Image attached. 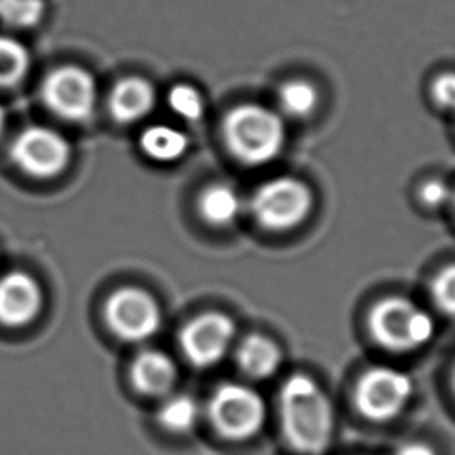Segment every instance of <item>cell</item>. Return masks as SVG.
I'll use <instances>...</instances> for the list:
<instances>
[{
  "instance_id": "d6986e66",
  "label": "cell",
  "mask_w": 455,
  "mask_h": 455,
  "mask_svg": "<svg viewBox=\"0 0 455 455\" xmlns=\"http://www.w3.org/2000/svg\"><path fill=\"white\" fill-rule=\"evenodd\" d=\"M30 68L27 48L14 37L0 36V87H12Z\"/></svg>"
},
{
  "instance_id": "4316f807",
  "label": "cell",
  "mask_w": 455,
  "mask_h": 455,
  "mask_svg": "<svg viewBox=\"0 0 455 455\" xmlns=\"http://www.w3.org/2000/svg\"><path fill=\"white\" fill-rule=\"evenodd\" d=\"M451 201H453V206H455V192H453V199Z\"/></svg>"
},
{
  "instance_id": "9a60e30c",
  "label": "cell",
  "mask_w": 455,
  "mask_h": 455,
  "mask_svg": "<svg viewBox=\"0 0 455 455\" xmlns=\"http://www.w3.org/2000/svg\"><path fill=\"white\" fill-rule=\"evenodd\" d=\"M203 414L201 403L188 393H169L156 411L158 425L171 434H188L196 428Z\"/></svg>"
},
{
  "instance_id": "8fae6325",
  "label": "cell",
  "mask_w": 455,
  "mask_h": 455,
  "mask_svg": "<svg viewBox=\"0 0 455 455\" xmlns=\"http://www.w3.org/2000/svg\"><path fill=\"white\" fill-rule=\"evenodd\" d=\"M43 293L36 279L25 272H9L0 279V323L23 327L41 309Z\"/></svg>"
},
{
  "instance_id": "30bf717a",
  "label": "cell",
  "mask_w": 455,
  "mask_h": 455,
  "mask_svg": "<svg viewBox=\"0 0 455 455\" xmlns=\"http://www.w3.org/2000/svg\"><path fill=\"white\" fill-rule=\"evenodd\" d=\"M235 336L233 320L219 311H210L197 315L183 325L180 347L192 366L210 368L228 355Z\"/></svg>"
},
{
  "instance_id": "ac0fdd59",
  "label": "cell",
  "mask_w": 455,
  "mask_h": 455,
  "mask_svg": "<svg viewBox=\"0 0 455 455\" xmlns=\"http://www.w3.org/2000/svg\"><path fill=\"white\" fill-rule=\"evenodd\" d=\"M279 108L283 114L302 119L309 116L318 105V92L313 84L306 80H288L277 92Z\"/></svg>"
},
{
  "instance_id": "603a6c76",
  "label": "cell",
  "mask_w": 455,
  "mask_h": 455,
  "mask_svg": "<svg viewBox=\"0 0 455 455\" xmlns=\"http://www.w3.org/2000/svg\"><path fill=\"white\" fill-rule=\"evenodd\" d=\"M419 196L428 208H441L453 199V190L444 180H430L421 187Z\"/></svg>"
},
{
  "instance_id": "52a82bcc",
  "label": "cell",
  "mask_w": 455,
  "mask_h": 455,
  "mask_svg": "<svg viewBox=\"0 0 455 455\" xmlns=\"http://www.w3.org/2000/svg\"><path fill=\"white\" fill-rule=\"evenodd\" d=\"M105 320L116 338L128 343H140L156 334L162 325V311L148 291L126 286L108 297Z\"/></svg>"
},
{
  "instance_id": "4fadbf2b",
  "label": "cell",
  "mask_w": 455,
  "mask_h": 455,
  "mask_svg": "<svg viewBox=\"0 0 455 455\" xmlns=\"http://www.w3.org/2000/svg\"><path fill=\"white\" fill-rule=\"evenodd\" d=\"M155 107V89L140 76L119 80L108 98V108L117 123H135Z\"/></svg>"
},
{
  "instance_id": "e0dca14e",
  "label": "cell",
  "mask_w": 455,
  "mask_h": 455,
  "mask_svg": "<svg viewBox=\"0 0 455 455\" xmlns=\"http://www.w3.org/2000/svg\"><path fill=\"white\" fill-rule=\"evenodd\" d=\"M139 144L148 158L160 164H171L187 153L188 139L174 126L153 124L142 132Z\"/></svg>"
},
{
  "instance_id": "44dd1931",
  "label": "cell",
  "mask_w": 455,
  "mask_h": 455,
  "mask_svg": "<svg viewBox=\"0 0 455 455\" xmlns=\"http://www.w3.org/2000/svg\"><path fill=\"white\" fill-rule=\"evenodd\" d=\"M167 103L178 117L187 121H197L204 112L203 96L188 84L172 85L167 94Z\"/></svg>"
},
{
  "instance_id": "cb8c5ba5",
  "label": "cell",
  "mask_w": 455,
  "mask_h": 455,
  "mask_svg": "<svg viewBox=\"0 0 455 455\" xmlns=\"http://www.w3.org/2000/svg\"><path fill=\"white\" fill-rule=\"evenodd\" d=\"M432 96L441 108L455 112V73H443L432 84Z\"/></svg>"
},
{
  "instance_id": "6da1fadb",
  "label": "cell",
  "mask_w": 455,
  "mask_h": 455,
  "mask_svg": "<svg viewBox=\"0 0 455 455\" xmlns=\"http://www.w3.org/2000/svg\"><path fill=\"white\" fill-rule=\"evenodd\" d=\"M281 428L288 444L304 455L323 453L334 434V409L327 393L307 375H291L279 393Z\"/></svg>"
},
{
  "instance_id": "8992f818",
  "label": "cell",
  "mask_w": 455,
  "mask_h": 455,
  "mask_svg": "<svg viewBox=\"0 0 455 455\" xmlns=\"http://www.w3.org/2000/svg\"><path fill=\"white\" fill-rule=\"evenodd\" d=\"M412 398L411 377L393 366L366 370L354 389L357 411L371 421H389L400 416Z\"/></svg>"
},
{
  "instance_id": "5b68a950",
  "label": "cell",
  "mask_w": 455,
  "mask_h": 455,
  "mask_svg": "<svg viewBox=\"0 0 455 455\" xmlns=\"http://www.w3.org/2000/svg\"><path fill=\"white\" fill-rule=\"evenodd\" d=\"M313 206L309 187L291 176H279L259 185L251 199L258 224L270 231H288L304 222Z\"/></svg>"
},
{
  "instance_id": "ba28073f",
  "label": "cell",
  "mask_w": 455,
  "mask_h": 455,
  "mask_svg": "<svg viewBox=\"0 0 455 455\" xmlns=\"http://www.w3.org/2000/svg\"><path fill=\"white\" fill-rule=\"evenodd\" d=\"M41 96L50 112L71 123L89 119L96 107L94 78L78 66H60L46 75Z\"/></svg>"
},
{
  "instance_id": "9c48e42d",
  "label": "cell",
  "mask_w": 455,
  "mask_h": 455,
  "mask_svg": "<svg viewBox=\"0 0 455 455\" xmlns=\"http://www.w3.org/2000/svg\"><path fill=\"white\" fill-rule=\"evenodd\" d=\"M9 155L23 172L44 180L68 167L71 149L59 132L46 126H28L14 137Z\"/></svg>"
},
{
  "instance_id": "484cf974",
  "label": "cell",
  "mask_w": 455,
  "mask_h": 455,
  "mask_svg": "<svg viewBox=\"0 0 455 455\" xmlns=\"http://www.w3.org/2000/svg\"><path fill=\"white\" fill-rule=\"evenodd\" d=\"M5 123H7V116H5L4 107L0 105V135H2V132H4V128H5Z\"/></svg>"
},
{
  "instance_id": "7c38bea8",
  "label": "cell",
  "mask_w": 455,
  "mask_h": 455,
  "mask_svg": "<svg viewBox=\"0 0 455 455\" xmlns=\"http://www.w3.org/2000/svg\"><path fill=\"white\" fill-rule=\"evenodd\" d=\"M178 370L174 361L160 350H142L130 366L133 387L144 396L164 398L176 384Z\"/></svg>"
},
{
  "instance_id": "83f0119b",
  "label": "cell",
  "mask_w": 455,
  "mask_h": 455,
  "mask_svg": "<svg viewBox=\"0 0 455 455\" xmlns=\"http://www.w3.org/2000/svg\"><path fill=\"white\" fill-rule=\"evenodd\" d=\"M453 386H455V371H453Z\"/></svg>"
},
{
  "instance_id": "d4e9b609",
  "label": "cell",
  "mask_w": 455,
  "mask_h": 455,
  "mask_svg": "<svg viewBox=\"0 0 455 455\" xmlns=\"http://www.w3.org/2000/svg\"><path fill=\"white\" fill-rule=\"evenodd\" d=\"M396 455H435V451L428 444L414 441V443H407V444L400 446Z\"/></svg>"
},
{
  "instance_id": "3957f363",
  "label": "cell",
  "mask_w": 455,
  "mask_h": 455,
  "mask_svg": "<svg viewBox=\"0 0 455 455\" xmlns=\"http://www.w3.org/2000/svg\"><path fill=\"white\" fill-rule=\"evenodd\" d=\"M373 339L391 352H412L425 347L434 332V318L405 297H386L368 315Z\"/></svg>"
},
{
  "instance_id": "7402d4cb",
  "label": "cell",
  "mask_w": 455,
  "mask_h": 455,
  "mask_svg": "<svg viewBox=\"0 0 455 455\" xmlns=\"http://www.w3.org/2000/svg\"><path fill=\"white\" fill-rule=\"evenodd\" d=\"M432 299L448 316H455V263L444 267L432 281Z\"/></svg>"
},
{
  "instance_id": "ffe728a7",
  "label": "cell",
  "mask_w": 455,
  "mask_h": 455,
  "mask_svg": "<svg viewBox=\"0 0 455 455\" xmlns=\"http://www.w3.org/2000/svg\"><path fill=\"white\" fill-rule=\"evenodd\" d=\"M44 0H0V21L14 28H28L41 21Z\"/></svg>"
},
{
  "instance_id": "277c9868",
  "label": "cell",
  "mask_w": 455,
  "mask_h": 455,
  "mask_svg": "<svg viewBox=\"0 0 455 455\" xmlns=\"http://www.w3.org/2000/svg\"><path fill=\"white\" fill-rule=\"evenodd\" d=\"M206 416L219 435L229 441L254 437L265 425L267 405L261 395L242 382L219 384L206 403Z\"/></svg>"
},
{
  "instance_id": "5bb4252c",
  "label": "cell",
  "mask_w": 455,
  "mask_h": 455,
  "mask_svg": "<svg viewBox=\"0 0 455 455\" xmlns=\"http://www.w3.org/2000/svg\"><path fill=\"white\" fill-rule=\"evenodd\" d=\"M236 364L249 379H270L281 366L283 354L277 343L263 334L245 336L235 350Z\"/></svg>"
},
{
  "instance_id": "2e32d148",
  "label": "cell",
  "mask_w": 455,
  "mask_h": 455,
  "mask_svg": "<svg viewBox=\"0 0 455 455\" xmlns=\"http://www.w3.org/2000/svg\"><path fill=\"white\" fill-rule=\"evenodd\" d=\"M201 217L217 228L229 226L242 212V199L238 192L226 183H213L206 187L197 201Z\"/></svg>"
},
{
  "instance_id": "7a4b0ae2",
  "label": "cell",
  "mask_w": 455,
  "mask_h": 455,
  "mask_svg": "<svg viewBox=\"0 0 455 455\" xmlns=\"http://www.w3.org/2000/svg\"><path fill=\"white\" fill-rule=\"evenodd\" d=\"M229 153L245 165H265L283 149L286 130L283 117L261 105H240L228 112L222 124Z\"/></svg>"
}]
</instances>
